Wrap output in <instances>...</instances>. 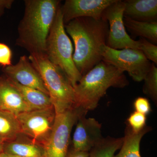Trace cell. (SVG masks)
Returning a JSON list of instances; mask_svg holds the SVG:
<instances>
[{
    "label": "cell",
    "instance_id": "28",
    "mask_svg": "<svg viewBox=\"0 0 157 157\" xmlns=\"http://www.w3.org/2000/svg\"><path fill=\"white\" fill-rule=\"evenodd\" d=\"M0 157H21L17 156L12 155H10L7 154L5 153H2L0 154Z\"/></svg>",
    "mask_w": 157,
    "mask_h": 157
},
{
    "label": "cell",
    "instance_id": "12",
    "mask_svg": "<svg viewBox=\"0 0 157 157\" xmlns=\"http://www.w3.org/2000/svg\"><path fill=\"white\" fill-rule=\"evenodd\" d=\"M2 71L4 75L12 81L48 95L40 74L26 56H21L16 64L3 67Z\"/></svg>",
    "mask_w": 157,
    "mask_h": 157
},
{
    "label": "cell",
    "instance_id": "17",
    "mask_svg": "<svg viewBox=\"0 0 157 157\" xmlns=\"http://www.w3.org/2000/svg\"><path fill=\"white\" fill-rule=\"evenodd\" d=\"M9 79L19 91L25 103L32 110L44 109L53 106L50 97L47 94L39 90L23 86Z\"/></svg>",
    "mask_w": 157,
    "mask_h": 157
},
{
    "label": "cell",
    "instance_id": "13",
    "mask_svg": "<svg viewBox=\"0 0 157 157\" xmlns=\"http://www.w3.org/2000/svg\"><path fill=\"white\" fill-rule=\"evenodd\" d=\"M0 109L16 115L32 110L19 91L4 75L0 76Z\"/></svg>",
    "mask_w": 157,
    "mask_h": 157
},
{
    "label": "cell",
    "instance_id": "23",
    "mask_svg": "<svg viewBox=\"0 0 157 157\" xmlns=\"http://www.w3.org/2000/svg\"><path fill=\"white\" fill-rule=\"evenodd\" d=\"M146 116L137 111L132 113L127 119V124L132 131L138 132L146 126Z\"/></svg>",
    "mask_w": 157,
    "mask_h": 157
},
{
    "label": "cell",
    "instance_id": "6",
    "mask_svg": "<svg viewBox=\"0 0 157 157\" xmlns=\"http://www.w3.org/2000/svg\"><path fill=\"white\" fill-rule=\"evenodd\" d=\"M86 114L74 107L56 114L52 132L43 145V157H67L73 127L80 116Z\"/></svg>",
    "mask_w": 157,
    "mask_h": 157
},
{
    "label": "cell",
    "instance_id": "19",
    "mask_svg": "<svg viewBox=\"0 0 157 157\" xmlns=\"http://www.w3.org/2000/svg\"><path fill=\"white\" fill-rule=\"evenodd\" d=\"M124 23L125 27L133 35L144 38L155 45L157 44V22H141L124 17Z\"/></svg>",
    "mask_w": 157,
    "mask_h": 157
},
{
    "label": "cell",
    "instance_id": "22",
    "mask_svg": "<svg viewBox=\"0 0 157 157\" xmlns=\"http://www.w3.org/2000/svg\"><path fill=\"white\" fill-rule=\"evenodd\" d=\"M139 50L143 53L149 61H152L155 65L157 64V46L144 38H140Z\"/></svg>",
    "mask_w": 157,
    "mask_h": 157
},
{
    "label": "cell",
    "instance_id": "5",
    "mask_svg": "<svg viewBox=\"0 0 157 157\" xmlns=\"http://www.w3.org/2000/svg\"><path fill=\"white\" fill-rule=\"evenodd\" d=\"M45 54L52 63L63 70L74 87L82 76L73 62V45L65 30L61 5L46 40Z\"/></svg>",
    "mask_w": 157,
    "mask_h": 157
},
{
    "label": "cell",
    "instance_id": "10",
    "mask_svg": "<svg viewBox=\"0 0 157 157\" xmlns=\"http://www.w3.org/2000/svg\"><path fill=\"white\" fill-rule=\"evenodd\" d=\"M116 0H66L61 6L64 25L79 17L101 19L104 10Z\"/></svg>",
    "mask_w": 157,
    "mask_h": 157
},
{
    "label": "cell",
    "instance_id": "1",
    "mask_svg": "<svg viewBox=\"0 0 157 157\" xmlns=\"http://www.w3.org/2000/svg\"><path fill=\"white\" fill-rule=\"evenodd\" d=\"M75 45L73 60L83 76L102 60L101 49L107 45L108 22L104 19L79 17L64 25Z\"/></svg>",
    "mask_w": 157,
    "mask_h": 157
},
{
    "label": "cell",
    "instance_id": "24",
    "mask_svg": "<svg viewBox=\"0 0 157 157\" xmlns=\"http://www.w3.org/2000/svg\"><path fill=\"white\" fill-rule=\"evenodd\" d=\"M12 57L11 48L5 43L0 42V66L3 67L11 66Z\"/></svg>",
    "mask_w": 157,
    "mask_h": 157
},
{
    "label": "cell",
    "instance_id": "18",
    "mask_svg": "<svg viewBox=\"0 0 157 157\" xmlns=\"http://www.w3.org/2000/svg\"><path fill=\"white\" fill-rule=\"evenodd\" d=\"M21 133L16 115L0 109V142L14 140Z\"/></svg>",
    "mask_w": 157,
    "mask_h": 157
},
{
    "label": "cell",
    "instance_id": "21",
    "mask_svg": "<svg viewBox=\"0 0 157 157\" xmlns=\"http://www.w3.org/2000/svg\"><path fill=\"white\" fill-rule=\"evenodd\" d=\"M156 65L152 63L149 71L145 76L143 87L144 94L157 104V68Z\"/></svg>",
    "mask_w": 157,
    "mask_h": 157
},
{
    "label": "cell",
    "instance_id": "16",
    "mask_svg": "<svg viewBox=\"0 0 157 157\" xmlns=\"http://www.w3.org/2000/svg\"><path fill=\"white\" fill-rule=\"evenodd\" d=\"M151 130V127L146 125L141 131L135 132L127 124L122 145L117 154L113 157H141L140 141L144 136Z\"/></svg>",
    "mask_w": 157,
    "mask_h": 157
},
{
    "label": "cell",
    "instance_id": "29",
    "mask_svg": "<svg viewBox=\"0 0 157 157\" xmlns=\"http://www.w3.org/2000/svg\"><path fill=\"white\" fill-rule=\"evenodd\" d=\"M3 144L0 142V154L3 153Z\"/></svg>",
    "mask_w": 157,
    "mask_h": 157
},
{
    "label": "cell",
    "instance_id": "15",
    "mask_svg": "<svg viewBox=\"0 0 157 157\" xmlns=\"http://www.w3.org/2000/svg\"><path fill=\"white\" fill-rule=\"evenodd\" d=\"M3 153L21 157H43V146L21 133L14 140L3 143Z\"/></svg>",
    "mask_w": 157,
    "mask_h": 157
},
{
    "label": "cell",
    "instance_id": "8",
    "mask_svg": "<svg viewBox=\"0 0 157 157\" xmlns=\"http://www.w3.org/2000/svg\"><path fill=\"white\" fill-rule=\"evenodd\" d=\"M56 113L53 106L16 115L21 133L43 146L53 130Z\"/></svg>",
    "mask_w": 157,
    "mask_h": 157
},
{
    "label": "cell",
    "instance_id": "14",
    "mask_svg": "<svg viewBox=\"0 0 157 157\" xmlns=\"http://www.w3.org/2000/svg\"><path fill=\"white\" fill-rule=\"evenodd\" d=\"M124 17L141 22H157V0L123 1Z\"/></svg>",
    "mask_w": 157,
    "mask_h": 157
},
{
    "label": "cell",
    "instance_id": "9",
    "mask_svg": "<svg viewBox=\"0 0 157 157\" xmlns=\"http://www.w3.org/2000/svg\"><path fill=\"white\" fill-rule=\"evenodd\" d=\"M123 1L116 0L103 12L102 19L109 23L107 45L115 49L132 48L139 50V41L132 39L126 31L124 23Z\"/></svg>",
    "mask_w": 157,
    "mask_h": 157
},
{
    "label": "cell",
    "instance_id": "2",
    "mask_svg": "<svg viewBox=\"0 0 157 157\" xmlns=\"http://www.w3.org/2000/svg\"><path fill=\"white\" fill-rule=\"evenodd\" d=\"M59 0H25L16 44L30 54H45L46 40L60 6Z\"/></svg>",
    "mask_w": 157,
    "mask_h": 157
},
{
    "label": "cell",
    "instance_id": "4",
    "mask_svg": "<svg viewBox=\"0 0 157 157\" xmlns=\"http://www.w3.org/2000/svg\"><path fill=\"white\" fill-rule=\"evenodd\" d=\"M29 58L40 74L56 114L73 107L74 87L63 70L52 63L45 54H31Z\"/></svg>",
    "mask_w": 157,
    "mask_h": 157
},
{
    "label": "cell",
    "instance_id": "20",
    "mask_svg": "<svg viewBox=\"0 0 157 157\" xmlns=\"http://www.w3.org/2000/svg\"><path fill=\"white\" fill-rule=\"evenodd\" d=\"M123 140V137H103L89 152L88 157H113L122 145Z\"/></svg>",
    "mask_w": 157,
    "mask_h": 157
},
{
    "label": "cell",
    "instance_id": "7",
    "mask_svg": "<svg viewBox=\"0 0 157 157\" xmlns=\"http://www.w3.org/2000/svg\"><path fill=\"white\" fill-rule=\"evenodd\" d=\"M102 60L127 71L134 81H143L151 66V63L138 49H115L104 45L101 49Z\"/></svg>",
    "mask_w": 157,
    "mask_h": 157
},
{
    "label": "cell",
    "instance_id": "27",
    "mask_svg": "<svg viewBox=\"0 0 157 157\" xmlns=\"http://www.w3.org/2000/svg\"><path fill=\"white\" fill-rule=\"evenodd\" d=\"M89 152L77 151L72 148H69L66 157H88Z\"/></svg>",
    "mask_w": 157,
    "mask_h": 157
},
{
    "label": "cell",
    "instance_id": "11",
    "mask_svg": "<svg viewBox=\"0 0 157 157\" xmlns=\"http://www.w3.org/2000/svg\"><path fill=\"white\" fill-rule=\"evenodd\" d=\"M86 115L78 117L71 141V148L77 151L89 152L103 138L101 124L94 118H86Z\"/></svg>",
    "mask_w": 157,
    "mask_h": 157
},
{
    "label": "cell",
    "instance_id": "25",
    "mask_svg": "<svg viewBox=\"0 0 157 157\" xmlns=\"http://www.w3.org/2000/svg\"><path fill=\"white\" fill-rule=\"evenodd\" d=\"M135 111L144 115H148L151 111L150 103L147 98L138 97L135 99L134 103Z\"/></svg>",
    "mask_w": 157,
    "mask_h": 157
},
{
    "label": "cell",
    "instance_id": "26",
    "mask_svg": "<svg viewBox=\"0 0 157 157\" xmlns=\"http://www.w3.org/2000/svg\"><path fill=\"white\" fill-rule=\"evenodd\" d=\"M13 0H0V18L6 9H11L14 3Z\"/></svg>",
    "mask_w": 157,
    "mask_h": 157
},
{
    "label": "cell",
    "instance_id": "3",
    "mask_svg": "<svg viewBox=\"0 0 157 157\" xmlns=\"http://www.w3.org/2000/svg\"><path fill=\"white\" fill-rule=\"evenodd\" d=\"M128 83L122 70L102 60L74 86L73 107L87 113L97 108L109 88H122Z\"/></svg>",
    "mask_w": 157,
    "mask_h": 157
}]
</instances>
